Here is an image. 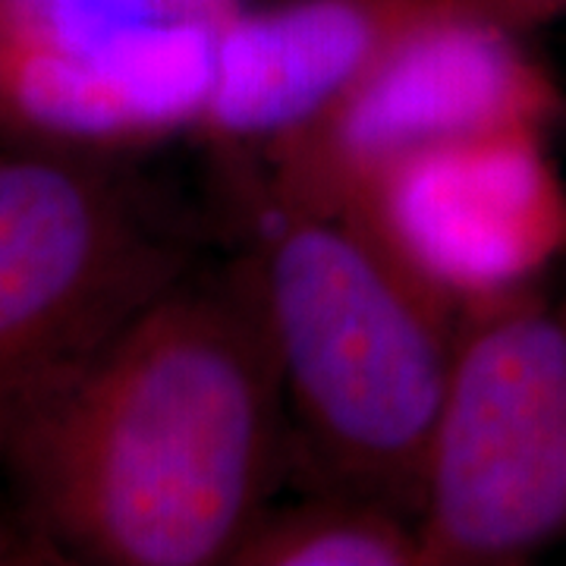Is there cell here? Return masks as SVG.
Listing matches in <instances>:
<instances>
[{
    "label": "cell",
    "instance_id": "obj_1",
    "mask_svg": "<svg viewBox=\"0 0 566 566\" xmlns=\"http://www.w3.org/2000/svg\"><path fill=\"white\" fill-rule=\"evenodd\" d=\"M290 472L259 262L164 290L41 400L0 497L44 566H230Z\"/></svg>",
    "mask_w": 566,
    "mask_h": 566
},
{
    "label": "cell",
    "instance_id": "obj_2",
    "mask_svg": "<svg viewBox=\"0 0 566 566\" xmlns=\"http://www.w3.org/2000/svg\"><path fill=\"white\" fill-rule=\"evenodd\" d=\"M255 255L290 469L419 526L465 318L346 214H271Z\"/></svg>",
    "mask_w": 566,
    "mask_h": 566
},
{
    "label": "cell",
    "instance_id": "obj_3",
    "mask_svg": "<svg viewBox=\"0 0 566 566\" xmlns=\"http://www.w3.org/2000/svg\"><path fill=\"white\" fill-rule=\"evenodd\" d=\"M189 264L180 227L111 151H0V460L29 412Z\"/></svg>",
    "mask_w": 566,
    "mask_h": 566
},
{
    "label": "cell",
    "instance_id": "obj_4",
    "mask_svg": "<svg viewBox=\"0 0 566 566\" xmlns=\"http://www.w3.org/2000/svg\"><path fill=\"white\" fill-rule=\"evenodd\" d=\"M422 566H506L566 542V290L465 322L431 460Z\"/></svg>",
    "mask_w": 566,
    "mask_h": 566
},
{
    "label": "cell",
    "instance_id": "obj_5",
    "mask_svg": "<svg viewBox=\"0 0 566 566\" xmlns=\"http://www.w3.org/2000/svg\"><path fill=\"white\" fill-rule=\"evenodd\" d=\"M513 22L460 13L412 32L312 120L268 142L271 214H344L390 164L444 142L542 129L560 95Z\"/></svg>",
    "mask_w": 566,
    "mask_h": 566
},
{
    "label": "cell",
    "instance_id": "obj_6",
    "mask_svg": "<svg viewBox=\"0 0 566 566\" xmlns=\"http://www.w3.org/2000/svg\"><path fill=\"white\" fill-rule=\"evenodd\" d=\"M465 322L526 296L566 249L542 129L444 142L390 164L344 211Z\"/></svg>",
    "mask_w": 566,
    "mask_h": 566
},
{
    "label": "cell",
    "instance_id": "obj_7",
    "mask_svg": "<svg viewBox=\"0 0 566 566\" xmlns=\"http://www.w3.org/2000/svg\"><path fill=\"white\" fill-rule=\"evenodd\" d=\"M218 29L63 32L39 0H0V123L20 142L114 151L202 123Z\"/></svg>",
    "mask_w": 566,
    "mask_h": 566
},
{
    "label": "cell",
    "instance_id": "obj_8",
    "mask_svg": "<svg viewBox=\"0 0 566 566\" xmlns=\"http://www.w3.org/2000/svg\"><path fill=\"white\" fill-rule=\"evenodd\" d=\"M460 13L538 22L528 0H286L218 29L205 133L264 145L312 120L412 32Z\"/></svg>",
    "mask_w": 566,
    "mask_h": 566
},
{
    "label": "cell",
    "instance_id": "obj_9",
    "mask_svg": "<svg viewBox=\"0 0 566 566\" xmlns=\"http://www.w3.org/2000/svg\"><path fill=\"white\" fill-rule=\"evenodd\" d=\"M230 566H422L419 526L400 513L337 494L268 506Z\"/></svg>",
    "mask_w": 566,
    "mask_h": 566
},
{
    "label": "cell",
    "instance_id": "obj_10",
    "mask_svg": "<svg viewBox=\"0 0 566 566\" xmlns=\"http://www.w3.org/2000/svg\"><path fill=\"white\" fill-rule=\"evenodd\" d=\"M51 20L85 39H111L155 25H221L240 0H41Z\"/></svg>",
    "mask_w": 566,
    "mask_h": 566
},
{
    "label": "cell",
    "instance_id": "obj_11",
    "mask_svg": "<svg viewBox=\"0 0 566 566\" xmlns=\"http://www.w3.org/2000/svg\"><path fill=\"white\" fill-rule=\"evenodd\" d=\"M528 3L535 7V13H538L542 20H545V17H551L554 10H564L566 7V0H528Z\"/></svg>",
    "mask_w": 566,
    "mask_h": 566
}]
</instances>
